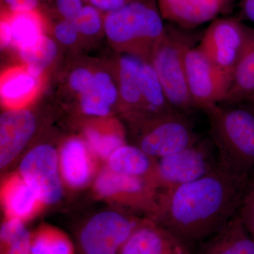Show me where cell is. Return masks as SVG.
I'll return each instance as SVG.
<instances>
[{
  "mask_svg": "<svg viewBox=\"0 0 254 254\" xmlns=\"http://www.w3.org/2000/svg\"><path fill=\"white\" fill-rule=\"evenodd\" d=\"M120 254H195L161 225L145 219L131 234Z\"/></svg>",
  "mask_w": 254,
  "mask_h": 254,
  "instance_id": "7c38bea8",
  "label": "cell"
},
{
  "mask_svg": "<svg viewBox=\"0 0 254 254\" xmlns=\"http://www.w3.org/2000/svg\"><path fill=\"white\" fill-rule=\"evenodd\" d=\"M156 0H131L116 11L105 14L107 37L127 54L149 61L163 39L167 26Z\"/></svg>",
  "mask_w": 254,
  "mask_h": 254,
  "instance_id": "3957f363",
  "label": "cell"
},
{
  "mask_svg": "<svg viewBox=\"0 0 254 254\" xmlns=\"http://www.w3.org/2000/svg\"><path fill=\"white\" fill-rule=\"evenodd\" d=\"M254 93V29L250 36L232 74L230 88L221 104L247 101Z\"/></svg>",
  "mask_w": 254,
  "mask_h": 254,
  "instance_id": "44dd1931",
  "label": "cell"
},
{
  "mask_svg": "<svg viewBox=\"0 0 254 254\" xmlns=\"http://www.w3.org/2000/svg\"><path fill=\"white\" fill-rule=\"evenodd\" d=\"M41 76L26 66L10 68L3 73L0 82V97L7 110L21 109L33 99L41 84Z\"/></svg>",
  "mask_w": 254,
  "mask_h": 254,
  "instance_id": "ac0fdd59",
  "label": "cell"
},
{
  "mask_svg": "<svg viewBox=\"0 0 254 254\" xmlns=\"http://www.w3.org/2000/svg\"><path fill=\"white\" fill-rule=\"evenodd\" d=\"M131 0H90L88 4L93 5L105 14L116 11Z\"/></svg>",
  "mask_w": 254,
  "mask_h": 254,
  "instance_id": "d590c367",
  "label": "cell"
},
{
  "mask_svg": "<svg viewBox=\"0 0 254 254\" xmlns=\"http://www.w3.org/2000/svg\"><path fill=\"white\" fill-rule=\"evenodd\" d=\"M235 0H174L159 6L164 19L190 29L213 21L218 15L226 12Z\"/></svg>",
  "mask_w": 254,
  "mask_h": 254,
  "instance_id": "5bb4252c",
  "label": "cell"
},
{
  "mask_svg": "<svg viewBox=\"0 0 254 254\" xmlns=\"http://www.w3.org/2000/svg\"><path fill=\"white\" fill-rule=\"evenodd\" d=\"M95 190L100 196L144 210L150 217L156 210L158 187L145 179L115 173L108 168L97 177Z\"/></svg>",
  "mask_w": 254,
  "mask_h": 254,
  "instance_id": "8fae6325",
  "label": "cell"
},
{
  "mask_svg": "<svg viewBox=\"0 0 254 254\" xmlns=\"http://www.w3.org/2000/svg\"><path fill=\"white\" fill-rule=\"evenodd\" d=\"M93 86L111 106H113L120 97L119 89L113 78L104 71L94 73Z\"/></svg>",
  "mask_w": 254,
  "mask_h": 254,
  "instance_id": "4dcf8cb0",
  "label": "cell"
},
{
  "mask_svg": "<svg viewBox=\"0 0 254 254\" xmlns=\"http://www.w3.org/2000/svg\"><path fill=\"white\" fill-rule=\"evenodd\" d=\"M85 140L95 156L108 160L120 147L126 144L121 127L114 124L111 127L91 125L84 131Z\"/></svg>",
  "mask_w": 254,
  "mask_h": 254,
  "instance_id": "cb8c5ba5",
  "label": "cell"
},
{
  "mask_svg": "<svg viewBox=\"0 0 254 254\" xmlns=\"http://www.w3.org/2000/svg\"><path fill=\"white\" fill-rule=\"evenodd\" d=\"M0 38H1V48H7L12 46L11 26H10L7 15L4 11L1 12V22H0Z\"/></svg>",
  "mask_w": 254,
  "mask_h": 254,
  "instance_id": "8d00e7d4",
  "label": "cell"
},
{
  "mask_svg": "<svg viewBox=\"0 0 254 254\" xmlns=\"http://www.w3.org/2000/svg\"><path fill=\"white\" fill-rule=\"evenodd\" d=\"M105 13L93 5L85 4L73 20L80 34L93 36L104 29Z\"/></svg>",
  "mask_w": 254,
  "mask_h": 254,
  "instance_id": "4316f807",
  "label": "cell"
},
{
  "mask_svg": "<svg viewBox=\"0 0 254 254\" xmlns=\"http://www.w3.org/2000/svg\"><path fill=\"white\" fill-rule=\"evenodd\" d=\"M143 60L136 55L126 54L118 62L119 93L130 115L143 113L140 72Z\"/></svg>",
  "mask_w": 254,
  "mask_h": 254,
  "instance_id": "ffe728a7",
  "label": "cell"
},
{
  "mask_svg": "<svg viewBox=\"0 0 254 254\" xmlns=\"http://www.w3.org/2000/svg\"><path fill=\"white\" fill-rule=\"evenodd\" d=\"M19 175L44 204H53L61 198L59 155L51 145H40L30 150L21 160Z\"/></svg>",
  "mask_w": 254,
  "mask_h": 254,
  "instance_id": "30bf717a",
  "label": "cell"
},
{
  "mask_svg": "<svg viewBox=\"0 0 254 254\" xmlns=\"http://www.w3.org/2000/svg\"><path fill=\"white\" fill-rule=\"evenodd\" d=\"M204 112L220 166L235 175L251 176L254 171V103L218 104Z\"/></svg>",
  "mask_w": 254,
  "mask_h": 254,
  "instance_id": "7a4b0ae2",
  "label": "cell"
},
{
  "mask_svg": "<svg viewBox=\"0 0 254 254\" xmlns=\"http://www.w3.org/2000/svg\"><path fill=\"white\" fill-rule=\"evenodd\" d=\"M32 233L24 229L18 235L0 242V254H31Z\"/></svg>",
  "mask_w": 254,
  "mask_h": 254,
  "instance_id": "f546056e",
  "label": "cell"
},
{
  "mask_svg": "<svg viewBox=\"0 0 254 254\" xmlns=\"http://www.w3.org/2000/svg\"><path fill=\"white\" fill-rule=\"evenodd\" d=\"M240 6L242 17L254 23V0H241Z\"/></svg>",
  "mask_w": 254,
  "mask_h": 254,
  "instance_id": "74e56055",
  "label": "cell"
},
{
  "mask_svg": "<svg viewBox=\"0 0 254 254\" xmlns=\"http://www.w3.org/2000/svg\"><path fill=\"white\" fill-rule=\"evenodd\" d=\"M3 9L11 26L12 46L18 53L31 48L44 36V18L38 9L21 12Z\"/></svg>",
  "mask_w": 254,
  "mask_h": 254,
  "instance_id": "7402d4cb",
  "label": "cell"
},
{
  "mask_svg": "<svg viewBox=\"0 0 254 254\" xmlns=\"http://www.w3.org/2000/svg\"><path fill=\"white\" fill-rule=\"evenodd\" d=\"M82 1H83V2L86 3V4H88V3L89 2L90 0H82Z\"/></svg>",
  "mask_w": 254,
  "mask_h": 254,
  "instance_id": "ab89813d",
  "label": "cell"
},
{
  "mask_svg": "<svg viewBox=\"0 0 254 254\" xmlns=\"http://www.w3.org/2000/svg\"><path fill=\"white\" fill-rule=\"evenodd\" d=\"M237 215L254 240V171L249 180Z\"/></svg>",
  "mask_w": 254,
  "mask_h": 254,
  "instance_id": "f1b7e54d",
  "label": "cell"
},
{
  "mask_svg": "<svg viewBox=\"0 0 254 254\" xmlns=\"http://www.w3.org/2000/svg\"><path fill=\"white\" fill-rule=\"evenodd\" d=\"M183 28L173 24L167 26L163 39L153 50L149 62L155 71L169 103L179 113L190 116L195 109L192 103L184 64V53L192 45Z\"/></svg>",
  "mask_w": 254,
  "mask_h": 254,
  "instance_id": "277c9868",
  "label": "cell"
},
{
  "mask_svg": "<svg viewBox=\"0 0 254 254\" xmlns=\"http://www.w3.org/2000/svg\"><path fill=\"white\" fill-rule=\"evenodd\" d=\"M80 104L82 111L86 115L98 118L108 116L112 108L108 101L96 91L93 85L80 95Z\"/></svg>",
  "mask_w": 254,
  "mask_h": 254,
  "instance_id": "83f0119b",
  "label": "cell"
},
{
  "mask_svg": "<svg viewBox=\"0 0 254 254\" xmlns=\"http://www.w3.org/2000/svg\"><path fill=\"white\" fill-rule=\"evenodd\" d=\"M1 201L6 218L23 222L34 218L45 205L36 190L19 174L11 175L3 182Z\"/></svg>",
  "mask_w": 254,
  "mask_h": 254,
  "instance_id": "9a60e30c",
  "label": "cell"
},
{
  "mask_svg": "<svg viewBox=\"0 0 254 254\" xmlns=\"http://www.w3.org/2000/svg\"><path fill=\"white\" fill-rule=\"evenodd\" d=\"M140 88L145 115H160L177 111L169 103L161 82L152 64L143 60L140 72Z\"/></svg>",
  "mask_w": 254,
  "mask_h": 254,
  "instance_id": "603a6c76",
  "label": "cell"
},
{
  "mask_svg": "<svg viewBox=\"0 0 254 254\" xmlns=\"http://www.w3.org/2000/svg\"><path fill=\"white\" fill-rule=\"evenodd\" d=\"M31 254H75V251L64 232L43 225L32 233Z\"/></svg>",
  "mask_w": 254,
  "mask_h": 254,
  "instance_id": "d4e9b609",
  "label": "cell"
},
{
  "mask_svg": "<svg viewBox=\"0 0 254 254\" xmlns=\"http://www.w3.org/2000/svg\"><path fill=\"white\" fill-rule=\"evenodd\" d=\"M86 3L82 0H54V6L60 19L73 21Z\"/></svg>",
  "mask_w": 254,
  "mask_h": 254,
  "instance_id": "836d02e7",
  "label": "cell"
},
{
  "mask_svg": "<svg viewBox=\"0 0 254 254\" xmlns=\"http://www.w3.org/2000/svg\"><path fill=\"white\" fill-rule=\"evenodd\" d=\"M247 101L252 102V103H254V93L252 95V96L250 97V98H249L248 100H247Z\"/></svg>",
  "mask_w": 254,
  "mask_h": 254,
  "instance_id": "f35d334b",
  "label": "cell"
},
{
  "mask_svg": "<svg viewBox=\"0 0 254 254\" xmlns=\"http://www.w3.org/2000/svg\"><path fill=\"white\" fill-rule=\"evenodd\" d=\"M187 86L195 109L203 110L225 101L230 78L197 47H187L184 53Z\"/></svg>",
  "mask_w": 254,
  "mask_h": 254,
  "instance_id": "52a82bcc",
  "label": "cell"
},
{
  "mask_svg": "<svg viewBox=\"0 0 254 254\" xmlns=\"http://www.w3.org/2000/svg\"><path fill=\"white\" fill-rule=\"evenodd\" d=\"M250 28L238 18H215L205 30L198 48L231 80Z\"/></svg>",
  "mask_w": 254,
  "mask_h": 254,
  "instance_id": "ba28073f",
  "label": "cell"
},
{
  "mask_svg": "<svg viewBox=\"0 0 254 254\" xmlns=\"http://www.w3.org/2000/svg\"><path fill=\"white\" fill-rule=\"evenodd\" d=\"M58 48L53 40L44 35L31 48L19 53L25 66L38 76L52 63L56 57Z\"/></svg>",
  "mask_w": 254,
  "mask_h": 254,
  "instance_id": "484cf974",
  "label": "cell"
},
{
  "mask_svg": "<svg viewBox=\"0 0 254 254\" xmlns=\"http://www.w3.org/2000/svg\"><path fill=\"white\" fill-rule=\"evenodd\" d=\"M36 120L29 110H7L0 118V166L9 165L34 133Z\"/></svg>",
  "mask_w": 254,
  "mask_h": 254,
  "instance_id": "4fadbf2b",
  "label": "cell"
},
{
  "mask_svg": "<svg viewBox=\"0 0 254 254\" xmlns=\"http://www.w3.org/2000/svg\"><path fill=\"white\" fill-rule=\"evenodd\" d=\"M140 220L116 211L92 217L79 235L81 254H120Z\"/></svg>",
  "mask_w": 254,
  "mask_h": 254,
  "instance_id": "9c48e42d",
  "label": "cell"
},
{
  "mask_svg": "<svg viewBox=\"0 0 254 254\" xmlns=\"http://www.w3.org/2000/svg\"><path fill=\"white\" fill-rule=\"evenodd\" d=\"M54 34L62 44L70 46L76 41L80 33L73 21L60 19L55 26Z\"/></svg>",
  "mask_w": 254,
  "mask_h": 254,
  "instance_id": "d6a6232c",
  "label": "cell"
},
{
  "mask_svg": "<svg viewBox=\"0 0 254 254\" xmlns=\"http://www.w3.org/2000/svg\"><path fill=\"white\" fill-rule=\"evenodd\" d=\"M93 153L84 140L71 138L59 153L60 173L68 187L78 189L91 181L95 171Z\"/></svg>",
  "mask_w": 254,
  "mask_h": 254,
  "instance_id": "2e32d148",
  "label": "cell"
},
{
  "mask_svg": "<svg viewBox=\"0 0 254 254\" xmlns=\"http://www.w3.org/2000/svg\"><path fill=\"white\" fill-rule=\"evenodd\" d=\"M136 130V146L159 159L193 144L201 137L190 116L175 111L160 115L130 117Z\"/></svg>",
  "mask_w": 254,
  "mask_h": 254,
  "instance_id": "5b68a950",
  "label": "cell"
},
{
  "mask_svg": "<svg viewBox=\"0 0 254 254\" xmlns=\"http://www.w3.org/2000/svg\"><path fill=\"white\" fill-rule=\"evenodd\" d=\"M41 0H1L3 9L12 12L38 9Z\"/></svg>",
  "mask_w": 254,
  "mask_h": 254,
  "instance_id": "e575fe53",
  "label": "cell"
},
{
  "mask_svg": "<svg viewBox=\"0 0 254 254\" xmlns=\"http://www.w3.org/2000/svg\"><path fill=\"white\" fill-rule=\"evenodd\" d=\"M196 254H254V240L237 213L218 232L200 244Z\"/></svg>",
  "mask_w": 254,
  "mask_h": 254,
  "instance_id": "e0dca14e",
  "label": "cell"
},
{
  "mask_svg": "<svg viewBox=\"0 0 254 254\" xmlns=\"http://www.w3.org/2000/svg\"><path fill=\"white\" fill-rule=\"evenodd\" d=\"M94 73L86 68H78L73 71L68 78V84L72 91L81 95L91 88Z\"/></svg>",
  "mask_w": 254,
  "mask_h": 254,
  "instance_id": "1f68e13d",
  "label": "cell"
},
{
  "mask_svg": "<svg viewBox=\"0 0 254 254\" xmlns=\"http://www.w3.org/2000/svg\"><path fill=\"white\" fill-rule=\"evenodd\" d=\"M107 161L108 168L115 173L150 180L158 188V159L147 154L136 145H123Z\"/></svg>",
  "mask_w": 254,
  "mask_h": 254,
  "instance_id": "d6986e66",
  "label": "cell"
},
{
  "mask_svg": "<svg viewBox=\"0 0 254 254\" xmlns=\"http://www.w3.org/2000/svg\"><path fill=\"white\" fill-rule=\"evenodd\" d=\"M220 167L218 151L210 136L158 159L159 190H168L198 180Z\"/></svg>",
  "mask_w": 254,
  "mask_h": 254,
  "instance_id": "8992f818",
  "label": "cell"
},
{
  "mask_svg": "<svg viewBox=\"0 0 254 254\" xmlns=\"http://www.w3.org/2000/svg\"><path fill=\"white\" fill-rule=\"evenodd\" d=\"M251 176L219 167L185 185L160 190L150 220L190 247L208 240L238 212Z\"/></svg>",
  "mask_w": 254,
  "mask_h": 254,
  "instance_id": "6da1fadb",
  "label": "cell"
}]
</instances>
